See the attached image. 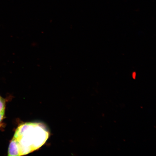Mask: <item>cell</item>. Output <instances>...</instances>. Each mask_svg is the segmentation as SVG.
<instances>
[{"label":"cell","mask_w":156,"mask_h":156,"mask_svg":"<svg viewBox=\"0 0 156 156\" xmlns=\"http://www.w3.org/2000/svg\"><path fill=\"white\" fill-rule=\"evenodd\" d=\"M49 136L46 126L41 122H28L19 126L9 144V156L28 154L40 149Z\"/></svg>","instance_id":"cell-1"},{"label":"cell","mask_w":156,"mask_h":156,"mask_svg":"<svg viewBox=\"0 0 156 156\" xmlns=\"http://www.w3.org/2000/svg\"><path fill=\"white\" fill-rule=\"evenodd\" d=\"M5 113H1L0 114V122H1L2 120H3L4 116Z\"/></svg>","instance_id":"cell-2"}]
</instances>
